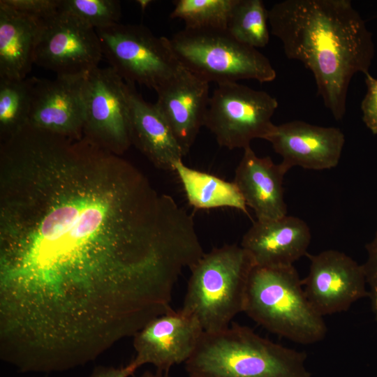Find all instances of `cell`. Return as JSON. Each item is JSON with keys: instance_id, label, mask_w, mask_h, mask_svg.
I'll list each match as a JSON object with an SVG mask.
<instances>
[{"instance_id": "obj_1", "label": "cell", "mask_w": 377, "mask_h": 377, "mask_svg": "<svg viewBox=\"0 0 377 377\" xmlns=\"http://www.w3.org/2000/svg\"><path fill=\"white\" fill-rule=\"evenodd\" d=\"M193 219L135 166L27 124L0 146V333L32 353L96 358L171 310L203 254Z\"/></svg>"}, {"instance_id": "obj_2", "label": "cell", "mask_w": 377, "mask_h": 377, "mask_svg": "<svg viewBox=\"0 0 377 377\" xmlns=\"http://www.w3.org/2000/svg\"><path fill=\"white\" fill-rule=\"evenodd\" d=\"M268 20L286 56L313 73L318 95L341 120L353 77L369 73L375 54L372 34L351 1L284 0L268 10Z\"/></svg>"}, {"instance_id": "obj_3", "label": "cell", "mask_w": 377, "mask_h": 377, "mask_svg": "<svg viewBox=\"0 0 377 377\" xmlns=\"http://www.w3.org/2000/svg\"><path fill=\"white\" fill-rule=\"evenodd\" d=\"M306 360L304 352L235 323L204 332L185 368L188 377H311Z\"/></svg>"}, {"instance_id": "obj_4", "label": "cell", "mask_w": 377, "mask_h": 377, "mask_svg": "<svg viewBox=\"0 0 377 377\" xmlns=\"http://www.w3.org/2000/svg\"><path fill=\"white\" fill-rule=\"evenodd\" d=\"M254 262L241 246L215 248L190 268L182 308L194 316L204 332L222 331L244 312L249 279Z\"/></svg>"}, {"instance_id": "obj_5", "label": "cell", "mask_w": 377, "mask_h": 377, "mask_svg": "<svg viewBox=\"0 0 377 377\" xmlns=\"http://www.w3.org/2000/svg\"><path fill=\"white\" fill-rule=\"evenodd\" d=\"M244 313L267 330L301 344L320 341L327 331L323 317L309 302L294 265L255 266Z\"/></svg>"}, {"instance_id": "obj_6", "label": "cell", "mask_w": 377, "mask_h": 377, "mask_svg": "<svg viewBox=\"0 0 377 377\" xmlns=\"http://www.w3.org/2000/svg\"><path fill=\"white\" fill-rule=\"evenodd\" d=\"M169 40L180 64L209 83L241 80L263 83L276 77L267 57L236 40L226 29L184 28Z\"/></svg>"}, {"instance_id": "obj_7", "label": "cell", "mask_w": 377, "mask_h": 377, "mask_svg": "<svg viewBox=\"0 0 377 377\" xmlns=\"http://www.w3.org/2000/svg\"><path fill=\"white\" fill-rule=\"evenodd\" d=\"M96 31L103 57L127 83L156 91L182 67L169 38L144 26L119 22Z\"/></svg>"}, {"instance_id": "obj_8", "label": "cell", "mask_w": 377, "mask_h": 377, "mask_svg": "<svg viewBox=\"0 0 377 377\" xmlns=\"http://www.w3.org/2000/svg\"><path fill=\"white\" fill-rule=\"evenodd\" d=\"M278 104L266 91L238 82L219 84L210 96L204 126L219 146L245 149L253 140L268 135Z\"/></svg>"}, {"instance_id": "obj_9", "label": "cell", "mask_w": 377, "mask_h": 377, "mask_svg": "<svg viewBox=\"0 0 377 377\" xmlns=\"http://www.w3.org/2000/svg\"><path fill=\"white\" fill-rule=\"evenodd\" d=\"M131 84L110 66L91 71L83 84V135L117 155L132 144Z\"/></svg>"}, {"instance_id": "obj_10", "label": "cell", "mask_w": 377, "mask_h": 377, "mask_svg": "<svg viewBox=\"0 0 377 377\" xmlns=\"http://www.w3.org/2000/svg\"><path fill=\"white\" fill-rule=\"evenodd\" d=\"M103 58L96 29L59 11L42 22L34 64L57 75H86Z\"/></svg>"}, {"instance_id": "obj_11", "label": "cell", "mask_w": 377, "mask_h": 377, "mask_svg": "<svg viewBox=\"0 0 377 377\" xmlns=\"http://www.w3.org/2000/svg\"><path fill=\"white\" fill-rule=\"evenodd\" d=\"M307 256L309 271L302 286L309 302L321 316L346 311L369 296L363 265L334 249Z\"/></svg>"}, {"instance_id": "obj_12", "label": "cell", "mask_w": 377, "mask_h": 377, "mask_svg": "<svg viewBox=\"0 0 377 377\" xmlns=\"http://www.w3.org/2000/svg\"><path fill=\"white\" fill-rule=\"evenodd\" d=\"M203 333L194 316L182 309L172 310L150 320L133 336L135 355L129 363L136 369L149 364L168 372L191 357Z\"/></svg>"}, {"instance_id": "obj_13", "label": "cell", "mask_w": 377, "mask_h": 377, "mask_svg": "<svg viewBox=\"0 0 377 377\" xmlns=\"http://www.w3.org/2000/svg\"><path fill=\"white\" fill-rule=\"evenodd\" d=\"M265 140L282 157L280 163L287 171L294 166L313 170L333 168L339 162L345 144L340 128L300 120L274 124Z\"/></svg>"}, {"instance_id": "obj_14", "label": "cell", "mask_w": 377, "mask_h": 377, "mask_svg": "<svg viewBox=\"0 0 377 377\" xmlns=\"http://www.w3.org/2000/svg\"><path fill=\"white\" fill-rule=\"evenodd\" d=\"M86 75H57L53 80L36 77L28 124L53 133L82 138Z\"/></svg>"}, {"instance_id": "obj_15", "label": "cell", "mask_w": 377, "mask_h": 377, "mask_svg": "<svg viewBox=\"0 0 377 377\" xmlns=\"http://www.w3.org/2000/svg\"><path fill=\"white\" fill-rule=\"evenodd\" d=\"M156 92V106L169 124L184 155H186L204 126L209 83L184 66Z\"/></svg>"}, {"instance_id": "obj_16", "label": "cell", "mask_w": 377, "mask_h": 377, "mask_svg": "<svg viewBox=\"0 0 377 377\" xmlns=\"http://www.w3.org/2000/svg\"><path fill=\"white\" fill-rule=\"evenodd\" d=\"M311 235L307 223L293 216L255 221L243 235L240 246L255 266L286 267L307 255Z\"/></svg>"}, {"instance_id": "obj_17", "label": "cell", "mask_w": 377, "mask_h": 377, "mask_svg": "<svg viewBox=\"0 0 377 377\" xmlns=\"http://www.w3.org/2000/svg\"><path fill=\"white\" fill-rule=\"evenodd\" d=\"M287 172L269 156H258L251 146L244 149L234 182L246 205L253 210L257 221L277 219L287 215L283 187Z\"/></svg>"}, {"instance_id": "obj_18", "label": "cell", "mask_w": 377, "mask_h": 377, "mask_svg": "<svg viewBox=\"0 0 377 377\" xmlns=\"http://www.w3.org/2000/svg\"><path fill=\"white\" fill-rule=\"evenodd\" d=\"M131 138L140 151L158 168L174 171L183 151L169 124L155 103L147 102L131 84Z\"/></svg>"}, {"instance_id": "obj_19", "label": "cell", "mask_w": 377, "mask_h": 377, "mask_svg": "<svg viewBox=\"0 0 377 377\" xmlns=\"http://www.w3.org/2000/svg\"><path fill=\"white\" fill-rule=\"evenodd\" d=\"M41 27L42 22L0 1V78H26Z\"/></svg>"}, {"instance_id": "obj_20", "label": "cell", "mask_w": 377, "mask_h": 377, "mask_svg": "<svg viewBox=\"0 0 377 377\" xmlns=\"http://www.w3.org/2000/svg\"><path fill=\"white\" fill-rule=\"evenodd\" d=\"M188 203L196 209L230 207L248 214L242 194L232 182L186 165L182 160L174 164Z\"/></svg>"}, {"instance_id": "obj_21", "label": "cell", "mask_w": 377, "mask_h": 377, "mask_svg": "<svg viewBox=\"0 0 377 377\" xmlns=\"http://www.w3.org/2000/svg\"><path fill=\"white\" fill-rule=\"evenodd\" d=\"M35 77L22 80L0 78L1 140L28 123Z\"/></svg>"}, {"instance_id": "obj_22", "label": "cell", "mask_w": 377, "mask_h": 377, "mask_svg": "<svg viewBox=\"0 0 377 377\" xmlns=\"http://www.w3.org/2000/svg\"><path fill=\"white\" fill-rule=\"evenodd\" d=\"M268 10L261 0H236L226 30L236 40L253 48L269 40Z\"/></svg>"}, {"instance_id": "obj_23", "label": "cell", "mask_w": 377, "mask_h": 377, "mask_svg": "<svg viewBox=\"0 0 377 377\" xmlns=\"http://www.w3.org/2000/svg\"><path fill=\"white\" fill-rule=\"evenodd\" d=\"M236 0H175L172 19L190 29H226Z\"/></svg>"}, {"instance_id": "obj_24", "label": "cell", "mask_w": 377, "mask_h": 377, "mask_svg": "<svg viewBox=\"0 0 377 377\" xmlns=\"http://www.w3.org/2000/svg\"><path fill=\"white\" fill-rule=\"evenodd\" d=\"M59 10L94 29L119 23L121 15L120 2L116 0H61Z\"/></svg>"}, {"instance_id": "obj_25", "label": "cell", "mask_w": 377, "mask_h": 377, "mask_svg": "<svg viewBox=\"0 0 377 377\" xmlns=\"http://www.w3.org/2000/svg\"><path fill=\"white\" fill-rule=\"evenodd\" d=\"M1 1L40 22L56 15L59 11L61 4V0H1Z\"/></svg>"}, {"instance_id": "obj_26", "label": "cell", "mask_w": 377, "mask_h": 377, "mask_svg": "<svg viewBox=\"0 0 377 377\" xmlns=\"http://www.w3.org/2000/svg\"><path fill=\"white\" fill-rule=\"evenodd\" d=\"M367 93L361 103L362 121L371 132L377 135V79L364 74Z\"/></svg>"}, {"instance_id": "obj_27", "label": "cell", "mask_w": 377, "mask_h": 377, "mask_svg": "<svg viewBox=\"0 0 377 377\" xmlns=\"http://www.w3.org/2000/svg\"><path fill=\"white\" fill-rule=\"evenodd\" d=\"M368 258L363 265L367 284L369 286V296L377 322V230L374 239L367 244Z\"/></svg>"}, {"instance_id": "obj_28", "label": "cell", "mask_w": 377, "mask_h": 377, "mask_svg": "<svg viewBox=\"0 0 377 377\" xmlns=\"http://www.w3.org/2000/svg\"><path fill=\"white\" fill-rule=\"evenodd\" d=\"M136 370L130 363L121 367L98 366L94 368L88 377H128Z\"/></svg>"}, {"instance_id": "obj_29", "label": "cell", "mask_w": 377, "mask_h": 377, "mask_svg": "<svg viewBox=\"0 0 377 377\" xmlns=\"http://www.w3.org/2000/svg\"><path fill=\"white\" fill-rule=\"evenodd\" d=\"M138 377H170L168 372L156 370L155 371H145Z\"/></svg>"}, {"instance_id": "obj_30", "label": "cell", "mask_w": 377, "mask_h": 377, "mask_svg": "<svg viewBox=\"0 0 377 377\" xmlns=\"http://www.w3.org/2000/svg\"><path fill=\"white\" fill-rule=\"evenodd\" d=\"M137 2L140 6V8L142 9H145L146 7H147L149 6L150 2H151V1L141 0V1H137Z\"/></svg>"}]
</instances>
